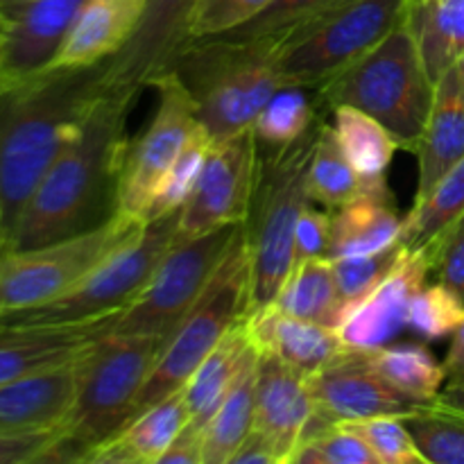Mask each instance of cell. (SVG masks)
I'll return each instance as SVG.
<instances>
[{
  "instance_id": "cell-7",
  "label": "cell",
  "mask_w": 464,
  "mask_h": 464,
  "mask_svg": "<svg viewBox=\"0 0 464 464\" xmlns=\"http://www.w3.org/2000/svg\"><path fill=\"white\" fill-rule=\"evenodd\" d=\"M252 306V266L245 229L231 245L208 288L166 340L134 406V417L184 390L204 358L243 320Z\"/></svg>"
},
{
  "instance_id": "cell-39",
  "label": "cell",
  "mask_w": 464,
  "mask_h": 464,
  "mask_svg": "<svg viewBox=\"0 0 464 464\" xmlns=\"http://www.w3.org/2000/svg\"><path fill=\"white\" fill-rule=\"evenodd\" d=\"M401 252L403 245L399 243L394 247L383 249V252L331 258L334 261L335 284H338L340 299H343V320L352 308H356L388 276V272L399 261Z\"/></svg>"
},
{
  "instance_id": "cell-5",
  "label": "cell",
  "mask_w": 464,
  "mask_h": 464,
  "mask_svg": "<svg viewBox=\"0 0 464 464\" xmlns=\"http://www.w3.org/2000/svg\"><path fill=\"white\" fill-rule=\"evenodd\" d=\"M324 118L302 139L284 148H258L256 186L245 220V240L252 266V306H267L293 272L295 227L304 208L311 207L308 170L315 154Z\"/></svg>"
},
{
  "instance_id": "cell-33",
  "label": "cell",
  "mask_w": 464,
  "mask_h": 464,
  "mask_svg": "<svg viewBox=\"0 0 464 464\" xmlns=\"http://www.w3.org/2000/svg\"><path fill=\"white\" fill-rule=\"evenodd\" d=\"M320 107L324 104L315 91L295 84L281 86L254 121L252 130L258 140V148H284V145L302 139L322 118Z\"/></svg>"
},
{
  "instance_id": "cell-43",
  "label": "cell",
  "mask_w": 464,
  "mask_h": 464,
  "mask_svg": "<svg viewBox=\"0 0 464 464\" xmlns=\"http://www.w3.org/2000/svg\"><path fill=\"white\" fill-rule=\"evenodd\" d=\"M424 252L435 281L451 288L464 302V213Z\"/></svg>"
},
{
  "instance_id": "cell-31",
  "label": "cell",
  "mask_w": 464,
  "mask_h": 464,
  "mask_svg": "<svg viewBox=\"0 0 464 464\" xmlns=\"http://www.w3.org/2000/svg\"><path fill=\"white\" fill-rule=\"evenodd\" d=\"M331 116L335 139L358 175H385L399 148L388 127L352 104H338L331 109Z\"/></svg>"
},
{
  "instance_id": "cell-20",
  "label": "cell",
  "mask_w": 464,
  "mask_h": 464,
  "mask_svg": "<svg viewBox=\"0 0 464 464\" xmlns=\"http://www.w3.org/2000/svg\"><path fill=\"white\" fill-rule=\"evenodd\" d=\"M403 220L388 177H365L362 193L331 211L329 258L383 252L401 243Z\"/></svg>"
},
{
  "instance_id": "cell-16",
  "label": "cell",
  "mask_w": 464,
  "mask_h": 464,
  "mask_svg": "<svg viewBox=\"0 0 464 464\" xmlns=\"http://www.w3.org/2000/svg\"><path fill=\"white\" fill-rule=\"evenodd\" d=\"M430 261L424 249L403 247L383 281L344 315L338 334L347 347L376 349L390 344L408 329V311L424 284H429Z\"/></svg>"
},
{
  "instance_id": "cell-23",
  "label": "cell",
  "mask_w": 464,
  "mask_h": 464,
  "mask_svg": "<svg viewBox=\"0 0 464 464\" xmlns=\"http://www.w3.org/2000/svg\"><path fill=\"white\" fill-rule=\"evenodd\" d=\"M80 361L0 385V435L62 426L75 397Z\"/></svg>"
},
{
  "instance_id": "cell-24",
  "label": "cell",
  "mask_w": 464,
  "mask_h": 464,
  "mask_svg": "<svg viewBox=\"0 0 464 464\" xmlns=\"http://www.w3.org/2000/svg\"><path fill=\"white\" fill-rule=\"evenodd\" d=\"M415 154L420 163L415 202H420L464 157V86L453 68L438 80L433 109Z\"/></svg>"
},
{
  "instance_id": "cell-52",
  "label": "cell",
  "mask_w": 464,
  "mask_h": 464,
  "mask_svg": "<svg viewBox=\"0 0 464 464\" xmlns=\"http://www.w3.org/2000/svg\"><path fill=\"white\" fill-rule=\"evenodd\" d=\"M5 247V234H3V216H0V252Z\"/></svg>"
},
{
  "instance_id": "cell-47",
  "label": "cell",
  "mask_w": 464,
  "mask_h": 464,
  "mask_svg": "<svg viewBox=\"0 0 464 464\" xmlns=\"http://www.w3.org/2000/svg\"><path fill=\"white\" fill-rule=\"evenodd\" d=\"M229 464H281V458L275 451V447L261 433L252 429V433L236 449Z\"/></svg>"
},
{
  "instance_id": "cell-25",
  "label": "cell",
  "mask_w": 464,
  "mask_h": 464,
  "mask_svg": "<svg viewBox=\"0 0 464 464\" xmlns=\"http://www.w3.org/2000/svg\"><path fill=\"white\" fill-rule=\"evenodd\" d=\"M190 421L184 390L154 403L89 453L93 464H159L172 440Z\"/></svg>"
},
{
  "instance_id": "cell-40",
  "label": "cell",
  "mask_w": 464,
  "mask_h": 464,
  "mask_svg": "<svg viewBox=\"0 0 464 464\" xmlns=\"http://www.w3.org/2000/svg\"><path fill=\"white\" fill-rule=\"evenodd\" d=\"M288 464H379V460L365 440L340 421L304 440Z\"/></svg>"
},
{
  "instance_id": "cell-12",
  "label": "cell",
  "mask_w": 464,
  "mask_h": 464,
  "mask_svg": "<svg viewBox=\"0 0 464 464\" xmlns=\"http://www.w3.org/2000/svg\"><path fill=\"white\" fill-rule=\"evenodd\" d=\"M154 89L159 93L157 111L143 134L127 143L118 177L116 213L140 222H145V211L166 172L190 136L202 127L193 100L175 72H163L154 82Z\"/></svg>"
},
{
  "instance_id": "cell-17",
  "label": "cell",
  "mask_w": 464,
  "mask_h": 464,
  "mask_svg": "<svg viewBox=\"0 0 464 464\" xmlns=\"http://www.w3.org/2000/svg\"><path fill=\"white\" fill-rule=\"evenodd\" d=\"M86 0H34L0 21V84L50 66Z\"/></svg>"
},
{
  "instance_id": "cell-26",
  "label": "cell",
  "mask_w": 464,
  "mask_h": 464,
  "mask_svg": "<svg viewBox=\"0 0 464 464\" xmlns=\"http://www.w3.org/2000/svg\"><path fill=\"white\" fill-rule=\"evenodd\" d=\"M254 352H256V344L249 338L247 324H245L243 317L218 343V347L204 358L202 365L195 370L188 383L184 385V397L190 412V426H195V429L204 433L211 417L220 408L222 399L227 397V392L236 383L240 370L252 358Z\"/></svg>"
},
{
  "instance_id": "cell-22",
  "label": "cell",
  "mask_w": 464,
  "mask_h": 464,
  "mask_svg": "<svg viewBox=\"0 0 464 464\" xmlns=\"http://www.w3.org/2000/svg\"><path fill=\"white\" fill-rule=\"evenodd\" d=\"M148 0H86L53 68H86L116 57L136 34Z\"/></svg>"
},
{
  "instance_id": "cell-51",
  "label": "cell",
  "mask_w": 464,
  "mask_h": 464,
  "mask_svg": "<svg viewBox=\"0 0 464 464\" xmlns=\"http://www.w3.org/2000/svg\"><path fill=\"white\" fill-rule=\"evenodd\" d=\"M451 68H453V72L458 75V80H460V84L464 86V53L460 54V59H458Z\"/></svg>"
},
{
  "instance_id": "cell-48",
  "label": "cell",
  "mask_w": 464,
  "mask_h": 464,
  "mask_svg": "<svg viewBox=\"0 0 464 464\" xmlns=\"http://www.w3.org/2000/svg\"><path fill=\"white\" fill-rule=\"evenodd\" d=\"M444 367H447L449 379L464 374V320L460 322L456 334L451 335V347H449L447 358H444Z\"/></svg>"
},
{
  "instance_id": "cell-3",
  "label": "cell",
  "mask_w": 464,
  "mask_h": 464,
  "mask_svg": "<svg viewBox=\"0 0 464 464\" xmlns=\"http://www.w3.org/2000/svg\"><path fill=\"white\" fill-rule=\"evenodd\" d=\"M279 41H231L222 36L193 39L170 71L181 80L195 113L213 140L252 130L267 100L285 86L276 63Z\"/></svg>"
},
{
  "instance_id": "cell-4",
  "label": "cell",
  "mask_w": 464,
  "mask_h": 464,
  "mask_svg": "<svg viewBox=\"0 0 464 464\" xmlns=\"http://www.w3.org/2000/svg\"><path fill=\"white\" fill-rule=\"evenodd\" d=\"M163 343L109 331L82 356L71 408L41 462H86L104 440L125 429Z\"/></svg>"
},
{
  "instance_id": "cell-11",
  "label": "cell",
  "mask_w": 464,
  "mask_h": 464,
  "mask_svg": "<svg viewBox=\"0 0 464 464\" xmlns=\"http://www.w3.org/2000/svg\"><path fill=\"white\" fill-rule=\"evenodd\" d=\"M243 229L245 225H225L193 238H177L139 297L118 313L111 334L157 338L166 344L199 302Z\"/></svg>"
},
{
  "instance_id": "cell-10",
  "label": "cell",
  "mask_w": 464,
  "mask_h": 464,
  "mask_svg": "<svg viewBox=\"0 0 464 464\" xmlns=\"http://www.w3.org/2000/svg\"><path fill=\"white\" fill-rule=\"evenodd\" d=\"M145 222L113 213L82 234L0 252V313L41 306L75 288L104 258L134 238Z\"/></svg>"
},
{
  "instance_id": "cell-49",
  "label": "cell",
  "mask_w": 464,
  "mask_h": 464,
  "mask_svg": "<svg viewBox=\"0 0 464 464\" xmlns=\"http://www.w3.org/2000/svg\"><path fill=\"white\" fill-rule=\"evenodd\" d=\"M435 401H440V403H444V406L456 408V411L464 412V374L456 376V379H451V383L444 385L442 392L438 394V399H435Z\"/></svg>"
},
{
  "instance_id": "cell-8",
  "label": "cell",
  "mask_w": 464,
  "mask_h": 464,
  "mask_svg": "<svg viewBox=\"0 0 464 464\" xmlns=\"http://www.w3.org/2000/svg\"><path fill=\"white\" fill-rule=\"evenodd\" d=\"M179 213L145 222L143 229L104 258L80 284L48 304L0 313V326H66L113 317L148 285L161 258L177 240Z\"/></svg>"
},
{
  "instance_id": "cell-46",
  "label": "cell",
  "mask_w": 464,
  "mask_h": 464,
  "mask_svg": "<svg viewBox=\"0 0 464 464\" xmlns=\"http://www.w3.org/2000/svg\"><path fill=\"white\" fill-rule=\"evenodd\" d=\"M159 464H204V433L186 424L179 430Z\"/></svg>"
},
{
  "instance_id": "cell-13",
  "label": "cell",
  "mask_w": 464,
  "mask_h": 464,
  "mask_svg": "<svg viewBox=\"0 0 464 464\" xmlns=\"http://www.w3.org/2000/svg\"><path fill=\"white\" fill-rule=\"evenodd\" d=\"M258 170L254 130L213 140L198 186L179 213L177 238H193L225 225H245Z\"/></svg>"
},
{
  "instance_id": "cell-32",
  "label": "cell",
  "mask_w": 464,
  "mask_h": 464,
  "mask_svg": "<svg viewBox=\"0 0 464 464\" xmlns=\"http://www.w3.org/2000/svg\"><path fill=\"white\" fill-rule=\"evenodd\" d=\"M464 213V157L420 202H412L403 220L401 245L429 249Z\"/></svg>"
},
{
  "instance_id": "cell-30",
  "label": "cell",
  "mask_w": 464,
  "mask_h": 464,
  "mask_svg": "<svg viewBox=\"0 0 464 464\" xmlns=\"http://www.w3.org/2000/svg\"><path fill=\"white\" fill-rule=\"evenodd\" d=\"M365 352L372 367L397 392L415 403L435 401L442 392L444 381L449 379L444 362H440L433 352L421 343H390Z\"/></svg>"
},
{
  "instance_id": "cell-15",
  "label": "cell",
  "mask_w": 464,
  "mask_h": 464,
  "mask_svg": "<svg viewBox=\"0 0 464 464\" xmlns=\"http://www.w3.org/2000/svg\"><path fill=\"white\" fill-rule=\"evenodd\" d=\"M315 415L329 424L358 421L370 417H408L420 403L392 388L372 367L365 349L349 347L347 353L324 370L308 374Z\"/></svg>"
},
{
  "instance_id": "cell-18",
  "label": "cell",
  "mask_w": 464,
  "mask_h": 464,
  "mask_svg": "<svg viewBox=\"0 0 464 464\" xmlns=\"http://www.w3.org/2000/svg\"><path fill=\"white\" fill-rule=\"evenodd\" d=\"M315 415L306 374L290 367L270 352H258L256 415L254 430L261 433L288 464L302 444L308 424Z\"/></svg>"
},
{
  "instance_id": "cell-35",
  "label": "cell",
  "mask_w": 464,
  "mask_h": 464,
  "mask_svg": "<svg viewBox=\"0 0 464 464\" xmlns=\"http://www.w3.org/2000/svg\"><path fill=\"white\" fill-rule=\"evenodd\" d=\"M406 424L426 464H464V412L440 401L420 403Z\"/></svg>"
},
{
  "instance_id": "cell-27",
  "label": "cell",
  "mask_w": 464,
  "mask_h": 464,
  "mask_svg": "<svg viewBox=\"0 0 464 464\" xmlns=\"http://www.w3.org/2000/svg\"><path fill=\"white\" fill-rule=\"evenodd\" d=\"M406 23L438 84L464 53V0H408Z\"/></svg>"
},
{
  "instance_id": "cell-29",
  "label": "cell",
  "mask_w": 464,
  "mask_h": 464,
  "mask_svg": "<svg viewBox=\"0 0 464 464\" xmlns=\"http://www.w3.org/2000/svg\"><path fill=\"white\" fill-rule=\"evenodd\" d=\"M272 304L299 320L338 329L343 322V299L335 284L334 261L317 256L299 263Z\"/></svg>"
},
{
  "instance_id": "cell-37",
  "label": "cell",
  "mask_w": 464,
  "mask_h": 464,
  "mask_svg": "<svg viewBox=\"0 0 464 464\" xmlns=\"http://www.w3.org/2000/svg\"><path fill=\"white\" fill-rule=\"evenodd\" d=\"M343 0H272L263 12L249 18L240 27L222 32V39L231 41H256V39H276L281 41L285 34L297 30L304 23L313 21L326 9L335 7Z\"/></svg>"
},
{
  "instance_id": "cell-14",
  "label": "cell",
  "mask_w": 464,
  "mask_h": 464,
  "mask_svg": "<svg viewBox=\"0 0 464 464\" xmlns=\"http://www.w3.org/2000/svg\"><path fill=\"white\" fill-rule=\"evenodd\" d=\"M198 0H148L130 44L104 62V89L139 98L168 72L190 44V16Z\"/></svg>"
},
{
  "instance_id": "cell-19",
  "label": "cell",
  "mask_w": 464,
  "mask_h": 464,
  "mask_svg": "<svg viewBox=\"0 0 464 464\" xmlns=\"http://www.w3.org/2000/svg\"><path fill=\"white\" fill-rule=\"evenodd\" d=\"M113 322L116 315L89 324L0 326V385L80 361Z\"/></svg>"
},
{
  "instance_id": "cell-44",
  "label": "cell",
  "mask_w": 464,
  "mask_h": 464,
  "mask_svg": "<svg viewBox=\"0 0 464 464\" xmlns=\"http://www.w3.org/2000/svg\"><path fill=\"white\" fill-rule=\"evenodd\" d=\"M331 243V211H320V208L306 207L299 216L297 227H295V254H293V270L299 263L308 258L329 256Z\"/></svg>"
},
{
  "instance_id": "cell-45",
  "label": "cell",
  "mask_w": 464,
  "mask_h": 464,
  "mask_svg": "<svg viewBox=\"0 0 464 464\" xmlns=\"http://www.w3.org/2000/svg\"><path fill=\"white\" fill-rule=\"evenodd\" d=\"M57 429L30 430V433L0 435V464H34L59 438Z\"/></svg>"
},
{
  "instance_id": "cell-50",
  "label": "cell",
  "mask_w": 464,
  "mask_h": 464,
  "mask_svg": "<svg viewBox=\"0 0 464 464\" xmlns=\"http://www.w3.org/2000/svg\"><path fill=\"white\" fill-rule=\"evenodd\" d=\"M30 3H34V0H0V21H3V18H9L12 14H16L18 9L27 7Z\"/></svg>"
},
{
  "instance_id": "cell-2",
  "label": "cell",
  "mask_w": 464,
  "mask_h": 464,
  "mask_svg": "<svg viewBox=\"0 0 464 464\" xmlns=\"http://www.w3.org/2000/svg\"><path fill=\"white\" fill-rule=\"evenodd\" d=\"M104 93V62L86 68H44L0 84V216L3 234L54 159Z\"/></svg>"
},
{
  "instance_id": "cell-21",
  "label": "cell",
  "mask_w": 464,
  "mask_h": 464,
  "mask_svg": "<svg viewBox=\"0 0 464 464\" xmlns=\"http://www.w3.org/2000/svg\"><path fill=\"white\" fill-rule=\"evenodd\" d=\"M249 338L258 352H270L302 374H315L347 353V344L334 326L299 320L275 304L245 315Z\"/></svg>"
},
{
  "instance_id": "cell-28",
  "label": "cell",
  "mask_w": 464,
  "mask_h": 464,
  "mask_svg": "<svg viewBox=\"0 0 464 464\" xmlns=\"http://www.w3.org/2000/svg\"><path fill=\"white\" fill-rule=\"evenodd\" d=\"M258 349L252 353L220 408L204 429V464H229L236 449L252 433L256 415Z\"/></svg>"
},
{
  "instance_id": "cell-1",
  "label": "cell",
  "mask_w": 464,
  "mask_h": 464,
  "mask_svg": "<svg viewBox=\"0 0 464 464\" xmlns=\"http://www.w3.org/2000/svg\"><path fill=\"white\" fill-rule=\"evenodd\" d=\"M136 98L104 89L23 207L5 249H25L82 234L116 213L127 150V113Z\"/></svg>"
},
{
  "instance_id": "cell-36",
  "label": "cell",
  "mask_w": 464,
  "mask_h": 464,
  "mask_svg": "<svg viewBox=\"0 0 464 464\" xmlns=\"http://www.w3.org/2000/svg\"><path fill=\"white\" fill-rule=\"evenodd\" d=\"M213 139L208 136V131L204 127H199L190 136V140L184 145L179 157L175 159L170 170L166 172L163 181L159 184L157 193H154L152 202H150L148 211H145V222L170 216V213H177L184 208V204L188 202L195 186H198L199 172H202Z\"/></svg>"
},
{
  "instance_id": "cell-9",
  "label": "cell",
  "mask_w": 464,
  "mask_h": 464,
  "mask_svg": "<svg viewBox=\"0 0 464 464\" xmlns=\"http://www.w3.org/2000/svg\"><path fill=\"white\" fill-rule=\"evenodd\" d=\"M408 0H343L279 41L285 84L317 91L406 21Z\"/></svg>"
},
{
  "instance_id": "cell-41",
  "label": "cell",
  "mask_w": 464,
  "mask_h": 464,
  "mask_svg": "<svg viewBox=\"0 0 464 464\" xmlns=\"http://www.w3.org/2000/svg\"><path fill=\"white\" fill-rule=\"evenodd\" d=\"M349 429L356 430L379 464H426L408 430L406 417L385 415L370 417V420L343 421Z\"/></svg>"
},
{
  "instance_id": "cell-6",
  "label": "cell",
  "mask_w": 464,
  "mask_h": 464,
  "mask_svg": "<svg viewBox=\"0 0 464 464\" xmlns=\"http://www.w3.org/2000/svg\"><path fill=\"white\" fill-rule=\"evenodd\" d=\"M435 82L406 21L315 93L329 109L352 104L383 122L397 145L415 152L435 102Z\"/></svg>"
},
{
  "instance_id": "cell-38",
  "label": "cell",
  "mask_w": 464,
  "mask_h": 464,
  "mask_svg": "<svg viewBox=\"0 0 464 464\" xmlns=\"http://www.w3.org/2000/svg\"><path fill=\"white\" fill-rule=\"evenodd\" d=\"M464 320V302L442 284H424L408 311V329L424 343L449 338Z\"/></svg>"
},
{
  "instance_id": "cell-42",
  "label": "cell",
  "mask_w": 464,
  "mask_h": 464,
  "mask_svg": "<svg viewBox=\"0 0 464 464\" xmlns=\"http://www.w3.org/2000/svg\"><path fill=\"white\" fill-rule=\"evenodd\" d=\"M270 3L272 0H198L190 16V41L236 30Z\"/></svg>"
},
{
  "instance_id": "cell-34",
  "label": "cell",
  "mask_w": 464,
  "mask_h": 464,
  "mask_svg": "<svg viewBox=\"0 0 464 464\" xmlns=\"http://www.w3.org/2000/svg\"><path fill=\"white\" fill-rule=\"evenodd\" d=\"M365 177L358 175L356 168L340 148L331 122H324L313 154L308 170V195L311 202L320 204L326 211L344 207L362 193Z\"/></svg>"
}]
</instances>
